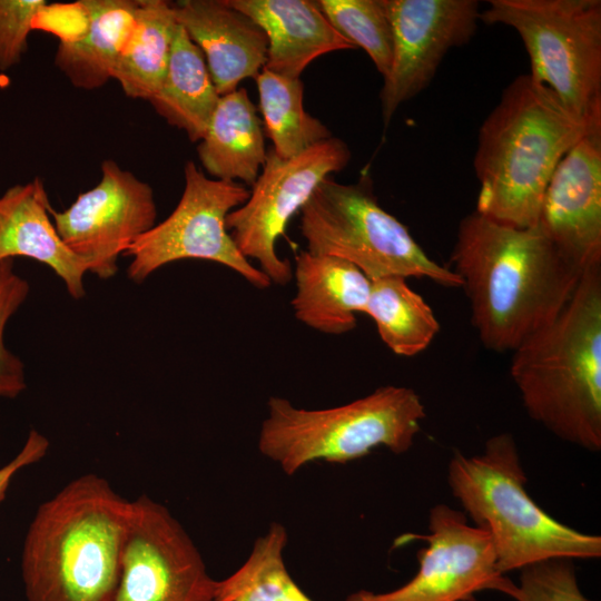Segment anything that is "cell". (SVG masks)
Listing matches in <instances>:
<instances>
[{"instance_id":"obj_1","label":"cell","mask_w":601,"mask_h":601,"mask_svg":"<svg viewBox=\"0 0 601 601\" xmlns=\"http://www.w3.org/2000/svg\"><path fill=\"white\" fill-rule=\"evenodd\" d=\"M451 262L482 345L497 353L513 352L551 323L584 272L558 252L538 224L515 228L475 210L459 225Z\"/></svg>"},{"instance_id":"obj_2","label":"cell","mask_w":601,"mask_h":601,"mask_svg":"<svg viewBox=\"0 0 601 601\" xmlns=\"http://www.w3.org/2000/svg\"><path fill=\"white\" fill-rule=\"evenodd\" d=\"M593 122L574 117L530 73L518 76L479 130L475 211L515 228L536 225L558 164Z\"/></svg>"},{"instance_id":"obj_3","label":"cell","mask_w":601,"mask_h":601,"mask_svg":"<svg viewBox=\"0 0 601 601\" xmlns=\"http://www.w3.org/2000/svg\"><path fill=\"white\" fill-rule=\"evenodd\" d=\"M131 501L93 473L37 510L21 572L28 601H114Z\"/></svg>"},{"instance_id":"obj_4","label":"cell","mask_w":601,"mask_h":601,"mask_svg":"<svg viewBox=\"0 0 601 601\" xmlns=\"http://www.w3.org/2000/svg\"><path fill=\"white\" fill-rule=\"evenodd\" d=\"M510 374L531 418L555 436L601 449V263L559 315L512 352Z\"/></svg>"},{"instance_id":"obj_5","label":"cell","mask_w":601,"mask_h":601,"mask_svg":"<svg viewBox=\"0 0 601 601\" xmlns=\"http://www.w3.org/2000/svg\"><path fill=\"white\" fill-rule=\"evenodd\" d=\"M447 481L475 525L489 533L502 574L554 558L601 555L599 535L556 521L528 494L526 476L511 434L492 436L481 454L455 453Z\"/></svg>"},{"instance_id":"obj_6","label":"cell","mask_w":601,"mask_h":601,"mask_svg":"<svg viewBox=\"0 0 601 601\" xmlns=\"http://www.w3.org/2000/svg\"><path fill=\"white\" fill-rule=\"evenodd\" d=\"M267 405L258 450L287 475L317 460L347 463L378 446L405 453L425 417L418 394L394 385L324 410L299 408L278 396H272Z\"/></svg>"},{"instance_id":"obj_7","label":"cell","mask_w":601,"mask_h":601,"mask_svg":"<svg viewBox=\"0 0 601 601\" xmlns=\"http://www.w3.org/2000/svg\"><path fill=\"white\" fill-rule=\"evenodd\" d=\"M299 230L306 252L344 259L371 280L418 277L461 287L460 277L432 259L408 228L378 204L368 175L353 184L325 178L300 210Z\"/></svg>"},{"instance_id":"obj_8","label":"cell","mask_w":601,"mask_h":601,"mask_svg":"<svg viewBox=\"0 0 601 601\" xmlns=\"http://www.w3.org/2000/svg\"><path fill=\"white\" fill-rule=\"evenodd\" d=\"M486 24L514 29L529 55L530 75L578 119H601V1L490 0Z\"/></svg>"},{"instance_id":"obj_9","label":"cell","mask_w":601,"mask_h":601,"mask_svg":"<svg viewBox=\"0 0 601 601\" xmlns=\"http://www.w3.org/2000/svg\"><path fill=\"white\" fill-rule=\"evenodd\" d=\"M185 186L171 214L138 237L125 253L131 257L128 277L142 283L160 267L180 259L224 265L253 286L270 279L239 252L226 227L227 215L249 197L245 185L209 178L193 161L184 167Z\"/></svg>"},{"instance_id":"obj_10","label":"cell","mask_w":601,"mask_h":601,"mask_svg":"<svg viewBox=\"0 0 601 601\" xmlns=\"http://www.w3.org/2000/svg\"><path fill=\"white\" fill-rule=\"evenodd\" d=\"M349 159L348 146L333 136L292 158L269 149L248 199L227 215L226 227L237 248L248 260H257L272 283L286 285L293 276L289 260L276 252L288 221L318 185L344 169Z\"/></svg>"},{"instance_id":"obj_11","label":"cell","mask_w":601,"mask_h":601,"mask_svg":"<svg viewBox=\"0 0 601 601\" xmlns=\"http://www.w3.org/2000/svg\"><path fill=\"white\" fill-rule=\"evenodd\" d=\"M215 584L169 510L147 495L131 501L114 601H214Z\"/></svg>"},{"instance_id":"obj_12","label":"cell","mask_w":601,"mask_h":601,"mask_svg":"<svg viewBox=\"0 0 601 601\" xmlns=\"http://www.w3.org/2000/svg\"><path fill=\"white\" fill-rule=\"evenodd\" d=\"M67 245L101 279L116 275L118 257L156 225L157 206L150 185L116 161L101 164L98 184L61 211L50 209Z\"/></svg>"},{"instance_id":"obj_13","label":"cell","mask_w":601,"mask_h":601,"mask_svg":"<svg viewBox=\"0 0 601 601\" xmlns=\"http://www.w3.org/2000/svg\"><path fill=\"white\" fill-rule=\"evenodd\" d=\"M427 545L417 552L418 570L404 585L383 593L359 590L345 601H472L484 589L499 591V571L489 533L445 504L432 508Z\"/></svg>"},{"instance_id":"obj_14","label":"cell","mask_w":601,"mask_h":601,"mask_svg":"<svg viewBox=\"0 0 601 601\" xmlns=\"http://www.w3.org/2000/svg\"><path fill=\"white\" fill-rule=\"evenodd\" d=\"M393 53L380 92L387 127L397 108L424 90L447 53L471 40L480 20L476 0H384Z\"/></svg>"},{"instance_id":"obj_15","label":"cell","mask_w":601,"mask_h":601,"mask_svg":"<svg viewBox=\"0 0 601 601\" xmlns=\"http://www.w3.org/2000/svg\"><path fill=\"white\" fill-rule=\"evenodd\" d=\"M538 225L579 269L601 263V120L558 164Z\"/></svg>"},{"instance_id":"obj_16","label":"cell","mask_w":601,"mask_h":601,"mask_svg":"<svg viewBox=\"0 0 601 601\" xmlns=\"http://www.w3.org/2000/svg\"><path fill=\"white\" fill-rule=\"evenodd\" d=\"M175 18L201 50L220 96L255 78L267 61L264 30L227 0H183L173 3Z\"/></svg>"},{"instance_id":"obj_17","label":"cell","mask_w":601,"mask_h":601,"mask_svg":"<svg viewBox=\"0 0 601 601\" xmlns=\"http://www.w3.org/2000/svg\"><path fill=\"white\" fill-rule=\"evenodd\" d=\"M50 209L39 177L0 196V263L16 257L35 259L61 278L73 299H81L87 266L59 236Z\"/></svg>"},{"instance_id":"obj_18","label":"cell","mask_w":601,"mask_h":601,"mask_svg":"<svg viewBox=\"0 0 601 601\" xmlns=\"http://www.w3.org/2000/svg\"><path fill=\"white\" fill-rule=\"evenodd\" d=\"M252 18L268 39L264 68L279 76L299 78L316 58L356 47L327 20L312 0H227Z\"/></svg>"},{"instance_id":"obj_19","label":"cell","mask_w":601,"mask_h":601,"mask_svg":"<svg viewBox=\"0 0 601 601\" xmlns=\"http://www.w3.org/2000/svg\"><path fill=\"white\" fill-rule=\"evenodd\" d=\"M294 277L296 319L328 335L356 327V314L364 313L371 290V279L359 268L337 257L303 250L296 256Z\"/></svg>"},{"instance_id":"obj_20","label":"cell","mask_w":601,"mask_h":601,"mask_svg":"<svg viewBox=\"0 0 601 601\" xmlns=\"http://www.w3.org/2000/svg\"><path fill=\"white\" fill-rule=\"evenodd\" d=\"M78 4L85 28L59 42L55 65L73 87L93 90L112 79L135 22L138 0H81Z\"/></svg>"},{"instance_id":"obj_21","label":"cell","mask_w":601,"mask_h":601,"mask_svg":"<svg viewBox=\"0 0 601 601\" xmlns=\"http://www.w3.org/2000/svg\"><path fill=\"white\" fill-rule=\"evenodd\" d=\"M197 152L214 179L249 186L256 181L267 157L265 134L244 88L220 96Z\"/></svg>"},{"instance_id":"obj_22","label":"cell","mask_w":601,"mask_h":601,"mask_svg":"<svg viewBox=\"0 0 601 601\" xmlns=\"http://www.w3.org/2000/svg\"><path fill=\"white\" fill-rule=\"evenodd\" d=\"M219 98L201 50L178 24L164 79L147 101L169 125L200 141Z\"/></svg>"},{"instance_id":"obj_23","label":"cell","mask_w":601,"mask_h":601,"mask_svg":"<svg viewBox=\"0 0 601 601\" xmlns=\"http://www.w3.org/2000/svg\"><path fill=\"white\" fill-rule=\"evenodd\" d=\"M177 26L173 2L138 0L132 29L112 73L127 97L148 100L157 91Z\"/></svg>"},{"instance_id":"obj_24","label":"cell","mask_w":601,"mask_h":601,"mask_svg":"<svg viewBox=\"0 0 601 601\" xmlns=\"http://www.w3.org/2000/svg\"><path fill=\"white\" fill-rule=\"evenodd\" d=\"M406 279L387 276L371 280L364 314L373 319L381 339L394 354L411 357L430 346L440 323Z\"/></svg>"},{"instance_id":"obj_25","label":"cell","mask_w":601,"mask_h":601,"mask_svg":"<svg viewBox=\"0 0 601 601\" xmlns=\"http://www.w3.org/2000/svg\"><path fill=\"white\" fill-rule=\"evenodd\" d=\"M255 81L264 134L279 157H295L332 137L329 129L305 110L300 78L279 76L263 68Z\"/></svg>"},{"instance_id":"obj_26","label":"cell","mask_w":601,"mask_h":601,"mask_svg":"<svg viewBox=\"0 0 601 601\" xmlns=\"http://www.w3.org/2000/svg\"><path fill=\"white\" fill-rule=\"evenodd\" d=\"M287 532L274 522L256 539L246 561L216 581L214 601H313L294 581L284 561Z\"/></svg>"},{"instance_id":"obj_27","label":"cell","mask_w":601,"mask_h":601,"mask_svg":"<svg viewBox=\"0 0 601 601\" xmlns=\"http://www.w3.org/2000/svg\"><path fill=\"white\" fill-rule=\"evenodd\" d=\"M317 4L341 35L368 55L384 78L393 53L392 27L384 0H318Z\"/></svg>"},{"instance_id":"obj_28","label":"cell","mask_w":601,"mask_h":601,"mask_svg":"<svg viewBox=\"0 0 601 601\" xmlns=\"http://www.w3.org/2000/svg\"><path fill=\"white\" fill-rule=\"evenodd\" d=\"M503 592L516 601H585L571 559L554 558L521 569L520 584L506 579Z\"/></svg>"},{"instance_id":"obj_29","label":"cell","mask_w":601,"mask_h":601,"mask_svg":"<svg viewBox=\"0 0 601 601\" xmlns=\"http://www.w3.org/2000/svg\"><path fill=\"white\" fill-rule=\"evenodd\" d=\"M30 292L27 279L13 266V259L0 263V397L14 398L26 387L23 362L4 344V329L9 319L24 303Z\"/></svg>"},{"instance_id":"obj_30","label":"cell","mask_w":601,"mask_h":601,"mask_svg":"<svg viewBox=\"0 0 601 601\" xmlns=\"http://www.w3.org/2000/svg\"><path fill=\"white\" fill-rule=\"evenodd\" d=\"M47 4L46 0H0V70L21 61L29 33Z\"/></svg>"},{"instance_id":"obj_31","label":"cell","mask_w":601,"mask_h":601,"mask_svg":"<svg viewBox=\"0 0 601 601\" xmlns=\"http://www.w3.org/2000/svg\"><path fill=\"white\" fill-rule=\"evenodd\" d=\"M48 449V439L38 431L31 430L20 452L0 467V502L4 499L13 476L23 467L40 461Z\"/></svg>"}]
</instances>
